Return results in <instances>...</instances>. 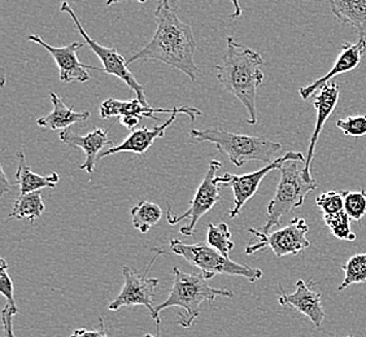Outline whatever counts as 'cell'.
Returning a JSON list of instances; mask_svg holds the SVG:
<instances>
[{
    "mask_svg": "<svg viewBox=\"0 0 366 337\" xmlns=\"http://www.w3.org/2000/svg\"><path fill=\"white\" fill-rule=\"evenodd\" d=\"M156 31L152 39L127 60L129 64L139 60H159L182 71L197 81L199 68L195 63L197 42L192 29L181 21L170 0H160L155 11Z\"/></svg>",
    "mask_w": 366,
    "mask_h": 337,
    "instance_id": "1",
    "label": "cell"
},
{
    "mask_svg": "<svg viewBox=\"0 0 366 337\" xmlns=\"http://www.w3.org/2000/svg\"><path fill=\"white\" fill-rule=\"evenodd\" d=\"M264 59L254 49L240 44L234 36L226 38V51L222 63L217 66V79L226 91L230 92L248 112L247 124H257L256 96L257 89L264 82L261 66Z\"/></svg>",
    "mask_w": 366,
    "mask_h": 337,
    "instance_id": "2",
    "label": "cell"
},
{
    "mask_svg": "<svg viewBox=\"0 0 366 337\" xmlns=\"http://www.w3.org/2000/svg\"><path fill=\"white\" fill-rule=\"evenodd\" d=\"M173 275L174 281L169 296L165 301L156 306V314L159 316L162 310L169 308H182L184 313L178 314L179 318L177 323L182 326L183 328H190L200 316V308L203 302L213 303L219 297H234V293L229 289L212 288L202 273L187 274L178 267H174Z\"/></svg>",
    "mask_w": 366,
    "mask_h": 337,
    "instance_id": "3",
    "label": "cell"
},
{
    "mask_svg": "<svg viewBox=\"0 0 366 337\" xmlns=\"http://www.w3.org/2000/svg\"><path fill=\"white\" fill-rule=\"evenodd\" d=\"M191 138L197 141H209L222 155L227 156L235 166H243L248 161L272 164L280 155L282 146L265 136H252L230 133L222 129L191 130Z\"/></svg>",
    "mask_w": 366,
    "mask_h": 337,
    "instance_id": "4",
    "label": "cell"
},
{
    "mask_svg": "<svg viewBox=\"0 0 366 337\" xmlns=\"http://www.w3.org/2000/svg\"><path fill=\"white\" fill-rule=\"evenodd\" d=\"M169 246L172 252L197 266L207 281L213 279L216 275L224 274L242 276L254 283L260 281L264 274L260 268L240 265L230 260L229 257H225L219 251L212 248L208 243L186 244L181 240L172 239Z\"/></svg>",
    "mask_w": 366,
    "mask_h": 337,
    "instance_id": "5",
    "label": "cell"
},
{
    "mask_svg": "<svg viewBox=\"0 0 366 337\" xmlns=\"http://www.w3.org/2000/svg\"><path fill=\"white\" fill-rule=\"evenodd\" d=\"M299 162L287 161L281 170V179L277 186L275 195L268 205V218L260 231L269 233L272 228L278 227L281 218L296 208L304 204L307 195L318 187L316 181L307 182L304 179L303 171L299 170Z\"/></svg>",
    "mask_w": 366,
    "mask_h": 337,
    "instance_id": "6",
    "label": "cell"
},
{
    "mask_svg": "<svg viewBox=\"0 0 366 337\" xmlns=\"http://www.w3.org/2000/svg\"><path fill=\"white\" fill-rule=\"evenodd\" d=\"M248 231L259 239L247 246L246 254L248 256L270 248L274 252L275 257L282 258L290 254L296 256L310 246V240L307 239L310 226L304 218H294L286 227L272 233H265L256 228H249Z\"/></svg>",
    "mask_w": 366,
    "mask_h": 337,
    "instance_id": "7",
    "label": "cell"
},
{
    "mask_svg": "<svg viewBox=\"0 0 366 337\" xmlns=\"http://www.w3.org/2000/svg\"><path fill=\"white\" fill-rule=\"evenodd\" d=\"M221 166L222 164L217 160L209 161L208 170L195 192V196L191 200L190 206L187 211L177 216L173 214V211L169 208L167 214V221L169 225L174 226L183 219H190V222L179 230L183 236H192L200 218L204 217L207 213H209L214 208V205L219 204L221 197H219V182H217L216 174Z\"/></svg>",
    "mask_w": 366,
    "mask_h": 337,
    "instance_id": "8",
    "label": "cell"
},
{
    "mask_svg": "<svg viewBox=\"0 0 366 337\" xmlns=\"http://www.w3.org/2000/svg\"><path fill=\"white\" fill-rule=\"evenodd\" d=\"M60 11L71 16V19L74 22L78 33L81 34V36H84V39L89 44L90 49L99 57V60L103 64V71L107 73V74H109V76L120 78L122 82H125L129 86V89H132L135 92V96L141 101L143 106H149L147 99H146L144 87L135 79L133 73L129 71L125 57L121 56L120 54L117 52V49H114V47H104L102 44H99L97 41H94L92 36L86 33L85 28L82 26V24L78 20L77 14L73 11V8L69 6L68 1H63L61 3Z\"/></svg>",
    "mask_w": 366,
    "mask_h": 337,
    "instance_id": "9",
    "label": "cell"
},
{
    "mask_svg": "<svg viewBox=\"0 0 366 337\" xmlns=\"http://www.w3.org/2000/svg\"><path fill=\"white\" fill-rule=\"evenodd\" d=\"M287 161L305 162V157L300 152L291 151L254 173L244 174V176H235V174L226 173L222 176H217L219 184L230 186L234 192V205L232 211H229V217H238L242 208L248 203V200H251L257 193L262 179L268 176L270 171H273L275 168H281Z\"/></svg>",
    "mask_w": 366,
    "mask_h": 337,
    "instance_id": "10",
    "label": "cell"
},
{
    "mask_svg": "<svg viewBox=\"0 0 366 337\" xmlns=\"http://www.w3.org/2000/svg\"><path fill=\"white\" fill-rule=\"evenodd\" d=\"M122 274L125 283L122 286L119 296L113 300L108 309L111 311H119L122 308L129 306H144L147 308L152 319L157 324V332H160V316L156 314V309L154 308V296L155 291L159 287V279L156 278H148L144 275L138 274L132 267H122Z\"/></svg>",
    "mask_w": 366,
    "mask_h": 337,
    "instance_id": "11",
    "label": "cell"
},
{
    "mask_svg": "<svg viewBox=\"0 0 366 337\" xmlns=\"http://www.w3.org/2000/svg\"><path fill=\"white\" fill-rule=\"evenodd\" d=\"M28 39L29 42L36 43L49 51V55L54 57L56 63L57 69L60 73V81L64 84H71V82L85 84L87 81H90V74L87 69L102 71L95 66L85 65L78 60L77 51L79 47L84 46L82 43L73 42L65 47H52L49 43L44 42L39 36H30Z\"/></svg>",
    "mask_w": 366,
    "mask_h": 337,
    "instance_id": "12",
    "label": "cell"
},
{
    "mask_svg": "<svg viewBox=\"0 0 366 337\" xmlns=\"http://www.w3.org/2000/svg\"><path fill=\"white\" fill-rule=\"evenodd\" d=\"M100 116L102 119H112V117H122L130 116L142 120L143 117H149L156 120L155 113H170V114H186L190 117L191 122L197 120V116H202V112L194 106H176V108H152L149 106H143L138 99L133 100H117L109 98L104 100L100 106Z\"/></svg>",
    "mask_w": 366,
    "mask_h": 337,
    "instance_id": "13",
    "label": "cell"
},
{
    "mask_svg": "<svg viewBox=\"0 0 366 337\" xmlns=\"http://www.w3.org/2000/svg\"><path fill=\"white\" fill-rule=\"evenodd\" d=\"M313 279L308 281L299 279L296 281V291L294 293H286L280 284L281 295L278 302L281 306H291L297 310L300 314L307 316L315 327H321L325 321V310L322 308V297L321 293L312 288Z\"/></svg>",
    "mask_w": 366,
    "mask_h": 337,
    "instance_id": "14",
    "label": "cell"
},
{
    "mask_svg": "<svg viewBox=\"0 0 366 337\" xmlns=\"http://www.w3.org/2000/svg\"><path fill=\"white\" fill-rule=\"evenodd\" d=\"M365 51L366 38L364 34H361L359 41L356 43H342L340 52H339L337 61L334 64V66L331 68V71L327 74H325L324 77L318 78L317 81H315L313 84L299 89L300 98L303 100H308L322 86L332 81V78L356 69L361 63V59H362V55H364Z\"/></svg>",
    "mask_w": 366,
    "mask_h": 337,
    "instance_id": "15",
    "label": "cell"
},
{
    "mask_svg": "<svg viewBox=\"0 0 366 337\" xmlns=\"http://www.w3.org/2000/svg\"><path fill=\"white\" fill-rule=\"evenodd\" d=\"M339 94H340L339 84L335 81H330L329 84H325L320 89V92L313 100V106L317 109V120H316V127L310 136V147H308V154L305 157V165L303 168L304 179L307 182H315V179L310 176V164L313 160L318 138L322 131L325 122L330 117L331 113L334 112L335 106L338 104Z\"/></svg>",
    "mask_w": 366,
    "mask_h": 337,
    "instance_id": "16",
    "label": "cell"
},
{
    "mask_svg": "<svg viewBox=\"0 0 366 337\" xmlns=\"http://www.w3.org/2000/svg\"><path fill=\"white\" fill-rule=\"evenodd\" d=\"M60 139L65 144L79 148L85 152V162L79 168L85 170L89 174H92L95 171V162L98 161L99 155L103 152V149L107 146L112 144V141L108 136V131L99 127L86 135H78L66 129L60 133Z\"/></svg>",
    "mask_w": 366,
    "mask_h": 337,
    "instance_id": "17",
    "label": "cell"
},
{
    "mask_svg": "<svg viewBox=\"0 0 366 337\" xmlns=\"http://www.w3.org/2000/svg\"><path fill=\"white\" fill-rule=\"evenodd\" d=\"M177 114H172L169 120L164 122L162 125L155 126L154 129H148V127H142L138 130H133L129 134L122 143L116 147L109 148L107 151H103L99 155L98 160H103L107 156L116 155V154H137V155H144L151 146L154 144V141L159 138L165 136L167 129L176 121Z\"/></svg>",
    "mask_w": 366,
    "mask_h": 337,
    "instance_id": "18",
    "label": "cell"
},
{
    "mask_svg": "<svg viewBox=\"0 0 366 337\" xmlns=\"http://www.w3.org/2000/svg\"><path fill=\"white\" fill-rule=\"evenodd\" d=\"M49 98L54 109L49 116L36 120L38 126L63 131L77 122H84L90 119V112H76L74 108L64 103L63 99L60 98L56 92H49Z\"/></svg>",
    "mask_w": 366,
    "mask_h": 337,
    "instance_id": "19",
    "label": "cell"
},
{
    "mask_svg": "<svg viewBox=\"0 0 366 337\" xmlns=\"http://www.w3.org/2000/svg\"><path fill=\"white\" fill-rule=\"evenodd\" d=\"M19 168L16 173V181L20 187V195H28L31 192L42 191L43 188H55L60 182L57 173H52L47 176H39L34 173L26 162V157L22 151L17 152Z\"/></svg>",
    "mask_w": 366,
    "mask_h": 337,
    "instance_id": "20",
    "label": "cell"
},
{
    "mask_svg": "<svg viewBox=\"0 0 366 337\" xmlns=\"http://www.w3.org/2000/svg\"><path fill=\"white\" fill-rule=\"evenodd\" d=\"M331 14L343 25L359 30H366V0H329Z\"/></svg>",
    "mask_w": 366,
    "mask_h": 337,
    "instance_id": "21",
    "label": "cell"
},
{
    "mask_svg": "<svg viewBox=\"0 0 366 337\" xmlns=\"http://www.w3.org/2000/svg\"><path fill=\"white\" fill-rule=\"evenodd\" d=\"M46 211L44 203L42 200L41 191L31 192L28 195H20L14 201V209L8 214V219H28L30 222H34L38 218L42 217Z\"/></svg>",
    "mask_w": 366,
    "mask_h": 337,
    "instance_id": "22",
    "label": "cell"
},
{
    "mask_svg": "<svg viewBox=\"0 0 366 337\" xmlns=\"http://www.w3.org/2000/svg\"><path fill=\"white\" fill-rule=\"evenodd\" d=\"M132 222L134 228L142 233H147L162 218V209L151 201H141L132 209Z\"/></svg>",
    "mask_w": 366,
    "mask_h": 337,
    "instance_id": "23",
    "label": "cell"
},
{
    "mask_svg": "<svg viewBox=\"0 0 366 337\" xmlns=\"http://www.w3.org/2000/svg\"><path fill=\"white\" fill-rule=\"evenodd\" d=\"M345 271V281L339 286L338 291L348 288L352 284L366 283V253L355 254L342 265Z\"/></svg>",
    "mask_w": 366,
    "mask_h": 337,
    "instance_id": "24",
    "label": "cell"
},
{
    "mask_svg": "<svg viewBox=\"0 0 366 337\" xmlns=\"http://www.w3.org/2000/svg\"><path fill=\"white\" fill-rule=\"evenodd\" d=\"M207 243L225 257H229V253L232 252L235 246V243L232 240V232L224 222L219 225H208Z\"/></svg>",
    "mask_w": 366,
    "mask_h": 337,
    "instance_id": "25",
    "label": "cell"
},
{
    "mask_svg": "<svg viewBox=\"0 0 366 337\" xmlns=\"http://www.w3.org/2000/svg\"><path fill=\"white\" fill-rule=\"evenodd\" d=\"M324 222L337 239L345 241L356 240V233L351 230V218L345 211H339L337 214H324Z\"/></svg>",
    "mask_w": 366,
    "mask_h": 337,
    "instance_id": "26",
    "label": "cell"
},
{
    "mask_svg": "<svg viewBox=\"0 0 366 337\" xmlns=\"http://www.w3.org/2000/svg\"><path fill=\"white\" fill-rule=\"evenodd\" d=\"M345 211L351 221L360 222L366 216V192L345 191Z\"/></svg>",
    "mask_w": 366,
    "mask_h": 337,
    "instance_id": "27",
    "label": "cell"
},
{
    "mask_svg": "<svg viewBox=\"0 0 366 337\" xmlns=\"http://www.w3.org/2000/svg\"><path fill=\"white\" fill-rule=\"evenodd\" d=\"M316 205L324 214H337L345 211V191H327L316 198Z\"/></svg>",
    "mask_w": 366,
    "mask_h": 337,
    "instance_id": "28",
    "label": "cell"
},
{
    "mask_svg": "<svg viewBox=\"0 0 366 337\" xmlns=\"http://www.w3.org/2000/svg\"><path fill=\"white\" fill-rule=\"evenodd\" d=\"M337 127L348 136H364L366 135V114L351 116L337 121Z\"/></svg>",
    "mask_w": 366,
    "mask_h": 337,
    "instance_id": "29",
    "label": "cell"
},
{
    "mask_svg": "<svg viewBox=\"0 0 366 337\" xmlns=\"http://www.w3.org/2000/svg\"><path fill=\"white\" fill-rule=\"evenodd\" d=\"M9 265L4 258H0V292L1 295L7 298V303H9L12 308L17 309V305L14 301V281L8 274Z\"/></svg>",
    "mask_w": 366,
    "mask_h": 337,
    "instance_id": "30",
    "label": "cell"
},
{
    "mask_svg": "<svg viewBox=\"0 0 366 337\" xmlns=\"http://www.w3.org/2000/svg\"><path fill=\"white\" fill-rule=\"evenodd\" d=\"M19 313V310L12 308L9 303L1 311V322H3V330L4 337H14V316Z\"/></svg>",
    "mask_w": 366,
    "mask_h": 337,
    "instance_id": "31",
    "label": "cell"
},
{
    "mask_svg": "<svg viewBox=\"0 0 366 337\" xmlns=\"http://www.w3.org/2000/svg\"><path fill=\"white\" fill-rule=\"evenodd\" d=\"M99 323H100V328L98 331H89L85 328H78V330L73 331L71 337H108L107 335L106 328H104V322L103 318L99 316Z\"/></svg>",
    "mask_w": 366,
    "mask_h": 337,
    "instance_id": "32",
    "label": "cell"
},
{
    "mask_svg": "<svg viewBox=\"0 0 366 337\" xmlns=\"http://www.w3.org/2000/svg\"><path fill=\"white\" fill-rule=\"evenodd\" d=\"M120 124L124 127H127V130H134L135 126L139 124V121L137 117H130V116H122L119 117Z\"/></svg>",
    "mask_w": 366,
    "mask_h": 337,
    "instance_id": "33",
    "label": "cell"
},
{
    "mask_svg": "<svg viewBox=\"0 0 366 337\" xmlns=\"http://www.w3.org/2000/svg\"><path fill=\"white\" fill-rule=\"evenodd\" d=\"M0 174H1V182H0V193L1 195H4V193H7L8 191L11 190V184L7 182V178H6V174H4V170L3 168H0Z\"/></svg>",
    "mask_w": 366,
    "mask_h": 337,
    "instance_id": "34",
    "label": "cell"
},
{
    "mask_svg": "<svg viewBox=\"0 0 366 337\" xmlns=\"http://www.w3.org/2000/svg\"><path fill=\"white\" fill-rule=\"evenodd\" d=\"M232 6L235 8V12L230 16L232 19H239L242 16V7H240L239 0H232Z\"/></svg>",
    "mask_w": 366,
    "mask_h": 337,
    "instance_id": "35",
    "label": "cell"
},
{
    "mask_svg": "<svg viewBox=\"0 0 366 337\" xmlns=\"http://www.w3.org/2000/svg\"><path fill=\"white\" fill-rule=\"evenodd\" d=\"M121 1H127V0H107V6H113V4H117V3H121ZM135 1L144 4L147 0H135Z\"/></svg>",
    "mask_w": 366,
    "mask_h": 337,
    "instance_id": "36",
    "label": "cell"
},
{
    "mask_svg": "<svg viewBox=\"0 0 366 337\" xmlns=\"http://www.w3.org/2000/svg\"><path fill=\"white\" fill-rule=\"evenodd\" d=\"M144 337H162V336H160V332H157V333H156V336H154V335H151V333H146V335H144Z\"/></svg>",
    "mask_w": 366,
    "mask_h": 337,
    "instance_id": "37",
    "label": "cell"
},
{
    "mask_svg": "<svg viewBox=\"0 0 366 337\" xmlns=\"http://www.w3.org/2000/svg\"><path fill=\"white\" fill-rule=\"evenodd\" d=\"M347 337H355V336H353V335H350V336H347Z\"/></svg>",
    "mask_w": 366,
    "mask_h": 337,
    "instance_id": "38",
    "label": "cell"
},
{
    "mask_svg": "<svg viewBox=\"0 0 366 337\" xmlns=\"http://www.w3.org/2000/svg\"><path fill=\"white\" fill-rule=\"evenodd\" d=\"M365 225H366V223H365Z\"/></svg>",
    "mask_w": 366,
    "mask_h": 337,
    "instance_id": "39",
    "label": "cell"
}]
</instances>
